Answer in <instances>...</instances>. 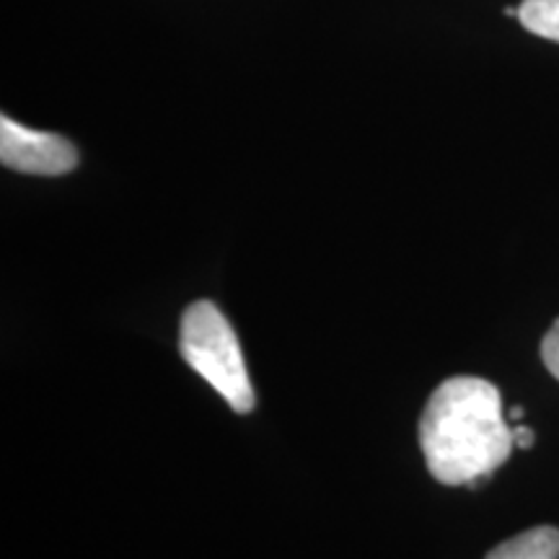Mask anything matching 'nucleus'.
Returning a JSON list of instances; mask_svg holds the SVG:
<instances>
[{"mask_svg": "<svg viewBox=\"0 0 559 559\" xmlns=\"http://www.w3.org/2000/svg\"><path fill=\"white\" fill-rule=\"evenodd\" d=\"M502 13H506V16H513V19H519L521 9H513V5H508V9H502Z\"/></svg>", "mask_w": 559, "mask_h": 559, "instance_id": "8", "label": "nucleus"}, {"mask_svg": "<svg viewBox=\"0 0 559 559\" xmlns=\"http://www.w3.org/2000/svg\"><path fill=\"white\" fill-rule=\"evenodd\" d=\"M542 360L555 379L559 381V319L542 340Z\"/></svg>", "mask_w": 559, "mask_h": 559, "instance_id": "6", "label": "nucleus"}, {"mask_svg": "<svg viewBox=\"0 0 559 559\" xmlns=\"http://www.w3.org/2000/svg\"><path fill=\"white\" fill-rule=\"evenodd\" d=\"M0 160L21 174L60 177L79 166V151L62 135L24 128L3 115L0 117Z\"/></svg>", "mask_w": 559, "mask_h": 559, "instance_id": "3", "label": "nucleus"}, {"mask_svg": "<svg viewBox=\"0 0 559 559\" xmlns=\"http://www.w3.org/2000/svg\"><path fill=\"white\" fill-rule=\"evenodd\" d=\"M519 9L523 29L559 45V0H523Z\"/></svg>", "mask_w": 559, "mask_h": 559, "instance_id": "5", "label": "nucleus"}, {"mask_svg": "<svg viewBox=\"0 0 559 559\" xmlns=\"http://www.w3.org/2000/svg\"><path fill=\"white\" fill-rule=\"evenodd\" d=\"M485 559H559V528L536 526L502 542Z\"/></svg>", "mask_w": 559, "mask_h": 559, "instance_id": "4", "label": "nucleus"}, {"mask_svg": "<svg viewBox=\"0 0 559 559\" xmlns=\"http://www.w3.org/2000/svg\"><path fill=\"white\" fill-rule=\"evenodd\" d=\"M179 347L194 373H200L210 386L230 404V409L247 415L254 409L247 362L239 337L230 330L228 319L210 300H198L181 317Z\"/></svg>", "mask_w": 559, "mask_h": 559, "instance_id": "2", "label": "nucleus"}, {"mask_svg": "<svg viewBox=\"0 0 559 559\" xmlns=\"http://www.w3.org/2000/svg\"><path fill=\"white\" fill-rule=\"evenodd\" d=\"M534 430H531L528 425H515L513 428V440L519 449H531V445H534Z\"/></svg>", "mask_w": 559, "mask_h": 559, "instance_id": "7", "label": "nucleus"}, {"mask_svg": "<svg viewBox=\"0 0 559 559\" xmlns=\"http://www.w3.org/2000/svg\"><path fill=\"white\" fill-rule=\"evenodd\" d=\"M521 417H523V407L510 409V419H521Z\"/></svg>", "mask_w": 559, "mask_h": 559, "instance_id": "9", "label": "nucleus"}, {"mask_svg": "<svg viewBox=\"0 0 559 559\" xmlns=\"http://www.w3.org/2000/svg\"><path fill=\"white\" fill-rule=\"evenodd\" d=\"M419 449L440 485H477L515 449L500 391L477 376H453L432 391L419 419Z\"/></svg>", "mask_w": 559, "mask_h": 559, "instance_id": "1", "label": "nucleus"}]
</instances>
